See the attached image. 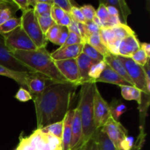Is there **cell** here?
I'll return each mask as SVG.
<instances>
[{"label":"cell","instance_id":"obj_47","mask_svg":"<svg viewBox=\"0 0 150 150\" xmlns=\"http://www.w3.org/2000/svg\"><path fill=\"white\" fill-rule=\"evenodd\" d=\"M96 137L97 135L95 138L93 139H91L90 140L88 141L87 142H86L85 144H83V145H81V146H79L77 149L74 150H94L95 149V145L96 143Z\"/></svg>","mask_w":150,"mask_h":150},{"label":"cell","instance_id":"obj_32","mask_svg":"<svg viewBox=\"0 0 150 150\" xmlns=\"http://www.w3.org/2000/svg\"><path fill=\"white\" fill-rule=\"evenodd\" d=\"M37 18H38V23H39L40 26L41 30L43 32L44 35H45V32L50 28L52 27L55 24H57L55 23V21L52 19V18L51 17V14L50 13H48V14H44L40 16H37Z\"/></svg>","mask_w":150,"mask_h":150},{"label":"cell","instance_id":"obj_49","mask_svg":"<svg viewBox=\"0 0 150 150\" xmlns=\"http://www.w3.org/2000/svg\"><path fill=\"white\" fill-rule=\"evenodd\" d=\"M13 1L18 6L19 10H21L22 11L28 10L30 7L29 0H13Z\"/></svg>","mask_w":150,"mask_h":150},{"label":"cell","instance_id":"obj_19","mask_svg":"<svg viewBox=\"0 0 150 150\" xmlns=\"http://www.w3.org/2000/svg\"><path fill=\"white\" fill-rule=\"evenodd\" d=\"M104 61L108 64L117 74L120 76H121L122 79H124L126 81L128 82L130 85L134 86L133 81H131L130 78L129 77L125 68L122 63L120 61L117 56L113 55V54H109L107 56L104 57Z\"/></svg>","mask_w":150,"mask_h":150},{"label":"cell","instance_id":"obj_44","mask_svg":"<svg viewBox=\"0 0 150 150\" xmlns=\"http://www.w3.org/2000/svg\"><path fill=\"white\" fill-rule=\"evenodd\" d=\"M96 16L102 21L103 23L106 21V19L109 16V14H108L106 6L105 4L100 3L99 7H98V10H96Z\"/></svg>","mask_w":150,"mask_h":150},{"label":"cell","instance_id":"obj_25","mask_svg":"<svg viewBox=\"0 0 150 150\" xmlns=\"http://www.w3.org/2000/svg\"><path fill=\"white\" fill-rule=\"evenodd\" d=\"M54 5V0H37L36 4L33 7L35 16H40L51 13L52 6Z\"/></svg>","mask_w":150,"mask_h":150},{"label":"cell","instance_id":"obj_52","mask_svg":"<svg viewBox=\"0 0 150 150\" xmlns=\"http://www.w3.org/2000/svg\"><path fill=\"white\" fill-rule=\"evenodd\" d=\"M107 10H108V13L109 14V16H119V13L118 10L115 8L114 7L111 5H107L106 6ZM120 17V16H119Z\"/></svg>","mask_w":150,"mask_h":150},{"label":"cell","instance_id":"obj_38","mask_svg":"<svg viewBox=\"0 0 150 150\" xmlns=\"http://www.w3.org/2000/svg\"><path fill=\"white\" fill-rule=\"evenodd\" d=\"M43 134L45 136V140H46L47 143L48 144L51 150H55L58 149V148L61 147V139H58V138L55 137V136H52V135L46 134V133H43Z\"/></svg>","mask_w":150,"mask_h":150},{"label":"cell","instance_id":"obj_40","mask_svg":"<svg viewBox=\"0 0 150 150\" xmlns=\"http://www.w3.org/2000/svg\"><path fill=\"white\" fill-rule=\"evenodd\" d=\"M146 132H145V130H140L139 136H138L136 142H135L134 144H133L131 150H142L144 145L145 141H146Z\"/></svg>","mask_w":150,"mask_h":150},{"label":"cell","instance_id":"obj_2","mask_svg":"<svg viewBox=\"0 0 150 150\" xmlns=\"http://www.w3.org/2000/svg\"><path fill=\"white\" fill-rule=\"evenodd\" d=\"M11 53L19 61L35 70V73L49 78L55 82H68L59 71L51 58V53L45 48H40L35 51H15Z\"/></svg>","mask_w":150,"mask_h":150},{"label":"cell","instance_id":"obj_16","mask_svg":"<svg viewBox=\"0 0 150 150\" xmlns=\"http://www.w3.org/2000/svg\"><path fill=\"white\" fill-rule=\"evenodd\" d=\"M76 61H77L78 67H79V70L81 85L86 83V82L90 81L91 80L89 77V71L92 64L95 62H98L93 61L83 53H81L76 58Z\"/></svg>","mask_w":150,"mask_h":150},{"label":"cell","instance_id":"obj_48","mask_svg":"<svg viewBox=\"0 0 150 150\" xmlns=\"http://www.w3.org/2000/svg\"><path fill=\"white\" fill-rule=\"evenodd\" d=\"M85 26H86V29H87L88 32H89V35H92V34L95 33H99L100 29L95 23H94L93 21H86V23H84Z\"/></svg>","mask_w":150,"mask_h":150},{"label":"cell","instance_id":"obj_50","mask_svg":"<svg viewBox=\"0 0 150 150\" xmlns=\"http://www.w3.org/2000/svg\"><path fill=\"white\" fill-rule=\"evenodd\" d=\"M72 18L71 16H70V15L68 14V13H66V14L64 15V17H63L57 24L59 25V26H66V27H67V26L70 24Z\"/></svg>","mask_w":150,"mask_h":150},{"label":"cell","instance_id":"obj_30","mask_svg":"<svg viewBox=\"0 0 150 150\" xmlns=\"http://www.w3.org/2000/svg\"><path fill=\"white\" fill-rule=\"evenodd\" d=\"M82 53L95 62H101L104 60L103 56L101 54H100L96 49H95L93 47L91 46L87 42L83 43Z\"/></svg>","mask_w":150,"mask_h":150},{"label":"cell","instance_id":"obj_22","mask_svg":"<svg viewBox=\"0 0 150 150\" xmlns=\"http://www.w3.org/2000/svg\"><path fill=\"white\" fill-rule=\"evenodd\" d=\"M121 87L122 96L127 100H135L138 104L141 103L142 92L133 86H122Z\"/></svg>","mask_w":150,"mask_h":150},{"label":"cell","instance_id":"obj_23","mask_svg":"<svg viewBox=\"0 0 150 150\" xmlns=\"http://www.w3.org/2000/svg\"><path fill=\"white\" fill-rule=\"evenodd\" d=\"M86 42L89 44L91 46L93 47L95 49H96L103 57H105L108 54H111L108 50V48H106V46L102 42L99 33H95L91 35L89 38H88V40Z\"/></svg>","mask_w":150,"mask_h":150},{"label":"cell","instance_id":"obj_14","mask_svg":"<svg viewBox=\"0 0 150 150\" xmlns=\"http://www.w3.org/2000/svg\"><path fill=\"white\" fill-rule=\"evenodd\" d=\"M83 45V44H77L66 47H59L58 49L51 53V57L54 61L76 59L82 53Z\"/></svg>","mask_w":150,"mask_h":150},{"label":"cell","instance_id":"obj_37","mask_svg":"<svg viewBox=\"0 0 150 150\" xmlns=\"http://www.w3.org/2000/svg\"><path fill=\"white\" fill-rule=\"evenodd\" d=\"M70 16H71L72 19L76 21L78 23H86V19H85L84 16H83V13H82L80 7H78L76 6H73L72 10L70 13Z\"/></svg>","mask_w":150,"mask_h":150},{"label":"cell","instance_id":"obj_15","mask_svg":"<svg viewBox=\"0 0 150 150\" xmlns=\"http://www.w3.org/2000/svg\"><path fill=\"white\" fill-rule=\"evenodd\" d=\"M102 82V83H112V84L118 85L120 86H128L130 85L127 81H126L124 79L119 76L108 64L105 65V69L101 73L100 76L95 81V83ZM132 86V85H130Z\"/></svg>","mask_w":150,"mask_h":150},{"label":"cell","instance_id":"obj_3","mask_svg":"<svg viewBox=\"0 0 150 150\" xmlns=\"http://www.w3.org/2000/svg\"><path fill=\"white\" fill-rule=\"evenodd\" d=\"M97 83L93 81L81 85L78 108L81 117L82 126V136L79 147L93 139L97 135V130L94 125L93 98L95 87ZM78 147V148H79Z\"/></svg>","mask_w":150,"mask_h":150},{"label":"cell","instance_id":"obj_26","mask_svg":"<svg viewBox=\"0 0 150 150\" xmlns=\"http://www.w3.org/2000/svg\"><path fill=\"white\" fill-rule=\"evenodd\" d=\"M109 108L111 117L116 121H119V119L121 115H122L127 111L126 105L122 102L116 99L113 100L111 104H109Z\"/></svg>","mask_w":150,"mask_h":150},{"label":"cell","instance_id":"obj_43","mask_svg":"<svg viewBox=\"0 0 150 150\" xmlns=\"http://www.w3.org/2000/svg\"><path fill=\"white\" fill-rule=\"evenodd\" d=\"M69 30L67 27L66 26H60V31L59 34L58 38H57V41H56V45H59V46H62L63 44L65 42L66 39H67V36H68Z\"/></svg>","mask_w":150,"mask_h":150},{"label":"cell","instance_id":"obj_8","mask_svg":"<svg viewBox=\"0 0 150 150\" xmlns=\"http://www.w3.org/2000/svg\"><path fill=\"white\" fill-rule=\"evenodd\" d=\"M101 130L112 142L115 149L121 150L122 144L128 136L127 129L120 122L116 121L111 117Z\"/></svg>","mask_w":150,"mask_h":150},{"label":"cell","instance_id":"obj_41","mask_svg":"<svg viewBox=\"0 0 150 150\" xmlns=\"http://www.w3.org/2000/svg\"><path fill=\"white\" fill-rule=\"evenodd\" d=\"M51 17L52 18L53 20L55 21L56 23H58L62 18L64 16V15L66 14L64 10H62L61 8H59V7L56 5H53L52 7H51Z\"/></svg>","mask_w":150,"mask_h":150},{"label":"cell","instance_id":"obj_33","mask_svg":"<svg viewBox=\"0 0 150 150\" xmlns=\"http://www.w3.org/2000/svg\"><path fill=\"white\" fill-rule=\"evenodd\" d=\"M130 58H131L135 62H136L142 67H144L147 63V62L149 61V57L146 55L145 51L141 47Z\"/></svg>","mask_w":150,"mask_h":150},{"label":"cell","instance_id":"obj_20","mask_svg":"<svg viewBox=\"0 0 150 150\" xmlns=\"http://www.w3.org/2000/svg\"><path fill=\"white\" fill-rule=\"evenodd\" d=\"M73 110H70L64 118L62 136V150H70L71 142V120L73 117Z\"/></svg>","mask_w":150,"mask_h":150},{"label":"cell","instance_id":"obj_42","mask_svg":"<svg viewBox=\"0 0 150 150\" xmlns=\"http://www.w3.org/2000/svg\"><path fill=\"white\" fill-rule=\"evenodd\" d=\"M54 4L61 8L66 13H68V14L70 13L72 7L73 6L71 1L69 0H54Z\"/></svg>","mask_w":150,"mask_h":150},{"label":"cell","instance_id":"obj_45","mask_svg":"<svg viewBox=\"0 0 150 150\" xmlns=\"http://www.w3.org/2000/svg\"><path fill=\"white\" fill-rule=\"evenodd\" d=\"M15 150H36L29 142L28 137H21L18 146Z\"/></svg>","mask_w":150,"mask_h":150},{"label":"cell","instance_id":"obj_13","mask_svg":"<svg viewBox=\"0 0 150 150\" xmlns=\"http://www.w3.org/2000/svg\"><path fill=\"white\" fill-rule=\"evenodd\" d=\"M73 117L71 120V142L70 150H74L79 147L82 136V126L80 114L78 107L73 110Z\"/></svg>","mask_w":150,"mask_h":150},{"label":"cell","instance_id":"obj_9","mask_svg":"<svg viewBox=\"0 0 150 150\" xmlns=\"http://www.w3.org/2000/svg\"><path fill=\"white\" fill-rule=\"evenodd\" d=\"M0 65L21 73H37L31 67L19 61L12 54V53L5 46L1 35H0Z\"/></svg>","mask_w":150,"mask_h":150},{"label":"cell","instance_id":"obj_53","mask_svg":"<svg viewBox=\"0 0 150 150\" xmlns=\"http://www.w3.org/2000/svg\"><path fill=\"white\" fill-rule=\"evenodd\" d=\"M141 48L145 51V53L146 54V55L148 57H150V45L148 42H143V43H141L140 45Z\"/></svg>","mask_w":150,"mask_h":150},{"label":"cell","instance_id":"obj_39","mask_svg":"<svg viewBox=\"0 0 150 150\" xmlns=\"http://www.w3.org/2000/svg\"><path fill=\"white\" fill-rule=\"evenodd\" d=\"M15 98L21 102H27L32 100V95L27 89L21 87L15 95Z\"/></svg>","mask_w":150,"mask_h":150},{"label":"cell","instance_id":"obj_31","mask_svg":"<svg viewBox=\"0 0 150 150\" xmlns=\"http://www.w3.org/2000/svg\"><path fill=\"white\" fill-rule=\"evenodd\" d=\"M105 65H106V62L104 60L94 63L89 71V77L90 80L95 82V81L100 76L101 73L105 69Z\"/></svg>","mask_w":150,"mask_h":150},{"label":"cell","instance_id":"obj_5","mask_svg":"<svg viewBox=\"0 0 150 150\" xmlns=\"http://www.w3.org/2000/svg\"><path fill=\"white\" fill-rule=\"evenodd\" d=\"M1 35L5 46L10 52L15 51H35L38 48L21 26L9 33Z\"/></svg>","mask_w":150,"mask_h":150},{"label":"cell","instance_id":"obj_1","mask_svg":"<svg viewBox=\"0 0 150 150\" xmlns=\"http://www.w3.org/2000/svg\"><path fill=\"white\" fill-rule=\"evenodd\" d=\"M77 87L69 82H54L41 94L32 96L38 130L64 120L70 111Z\"/></svg>","mask_w":150,"mask_h":150},{"label":"cell","instance_id":"obj_55","mask_svg":"<svg viewBox=\"0 0 150 150\" xmlns=\"http://www.w3.org/2000/svg\"><path fill=\"white\" fill-rule=\"evenodd\" d=\"M94 150H100V145H99V144H98V142H97V140H96V143H95V149H94Z\"/></svg>","mask_w":150,"mask_h":150},{"label":"cell","instance_id":"obj_7","mask_svg":"<svg viewBox=\"0 0 150 150\" xmlns=\"http://www.w3.org/2000/svg\"><path fill=\"white\" fill-rule=\"evenodd\" d=\"M93 113L94 125L96 130L102 128L111 117L109 104L103 98L97 86L94 91Z\"/></svg>","mask_w":150,"mask_h":150},{"label":"cell","instance_id":"obj_28","mask_svg":"<svg viewBox=\"0 0 150 150\" xmlns=\"http://www.w3.org/2000/svg\"><path fill=\"white\" fill-rule=\"evenodd\" d=\"M97 142H98L100 150H116L112 142L107 137L106 134L100 129L97 130Z\"/></svg>","mask_w":150,"mask_h":150},{"label":"cell","instance_id":"obj_54","mask_svg":"<svg viewBox=\"0 0 150 150\" xmlns=\"http://www.w3.org/2000/svg\"><path fill=\"white\" fill-rule=\"evenodd\" d=\"M42 150H51V148H50L49 145H48V144L47 143V142H46V143L45 144V145H44L43 147H42Z\"/></svg>","mask_w":150,"mask_h":150},{"label":"cell","instance_id":"obj_4","mask_svg":"<svg viewBox=\"0 0 150 150\" xmlns=\"http://www.w3.org/2000/svg\"><path fill=\"white\" fill-rule=\"evenodd\" d=\"M21 19V26L38 48H45L47 40L42 32L33 8L23 11Z\"/></svg>","mask_w":150,"mask_h":150},{"label":"cell","instance_id":"obj_27","mask_svg":"<svg viewBox=\"0 0 150 150\" xmlns=\"http://www.w3.org/2000/svg\"><path fill=\"white\" fill-rule=\"evenodd\" d=\"M63 120L61 122H58L50 125L41 129V132L42 133L52 135V136H55V137L58 138V139H62L63 132V125H64V121Z\"/></svg>","mask_w":150,"mask_h":150},{"label":"cell","instance_id":"obj_6","mask_svg":"<svg viewBox=\"0 0 150 150\" xmlns=\"http://www.w3.org/2000/svg\"><path fill=\"white\" fill-rule=\"evenodd\" d=\"M117 57L124 65L135 87L139 89L142 93L149 95L150 89L147 87L146 74L144 67L135 62L130 57H125L121 56H117Z\"/></svg>","mask_w":150,"mask_h":150},{"label":"cell","instance_id":"obj_17","mask_svg":"<svg viewBox=\"0 0 150 150\" xmlns=\"http://www.w3.org/2000/svg\"><path fill=\"white\" fill-rule=\"evenodd\" d=\"M32 73H21L10 70L4 66L0 65V76H5L14 80L21 87L27 89V83Z\"/></svg>","mask_w":150,"mask_h":150},{"label":"cell","instance_id":"obj_24","mask_svg":"<svg viewBox=\"0 0 150 150\" xmlns=\"http://www.w3.org/2000/svg\"><path fill=\"white\" fill-rule=\"evenodd\" d=\"M111 29H112L113 33L114 35L116 41L119 43L125 37L135 33L134 31L130 26H127V24H123V23H120L117 26H114V27L111 28Z\"/></svg>","mask_w":150,"mask_h":150},{"label":"cell","instance_id":"obj_12","mask_svg":"<svg viewBox=\"0 0 150 150\" xmlns=\"http://www.w3.org/2000/svg\"><path fill=\"white\" fill-rule=\"evenodd\" d=\"M140 45L136 33L128 35L120 41L118 47V56L130 57L140 48Z\"/></svg>","mask_w":150,"mask_h":150},{"label":"cell","instance_id":"obj_46","mask_svg":"<svg viewBox=\"0 0 150 150\" xmlns=\"http://www.w3.org/2000/svg\"><path fill=\"white\" fill-rule=\"evenodd\" d=\"M120 23H122L119 16H109L108 18L106 19V21L103 22V28H112L114 26L120 24Z\"/></svg>","mask_w":150,"mask_h":150},{"label":"cell","instance_id":"obj_35","mask_svg":"<svg viewBox=\"0 0 150 150\" xmlns=\"http://www.w3.org/2000/svg\"><path fill=\"white\" fill-rule=\"evenodd\" d=\"M83 16L86 21H90L93 20L94 18L96 16V10L94 7L91 4H84L80 7Z\"/></svg>","mask_w":150,"mask_h":150},{"label":"cell","instance_id":"obj_34","mask_svg":"<svg viewBox=\"0 0 150 150\" xmlns=\"http://www.w3.org/2000/svg\"><path fill=\"white\" fill-rule=\"evenodd\" d=\"M60 31V26L55 24L52 27L50 28L45 34V39L47 41H51V42L55 44L56 41H57V38H58L59 34Z\"/></svg>","mask_w":150,"mask_h":150},{"label":"cell","instance_id":"obj_36","mask_svg":"<svg viewBox=\"0 0 150 150\" xmlns=\"http://www.w3.org/2000/svg\"><path fill=\"white\" fill-rule=\"evenodd\" d=\"M77 44H83L81 38L76 34L73 33V32H69L68 36H67L65 42L60 47H66L69 46V45H77Z\"/></svg>","mask_w":150,"mask_h":150},{"label":"cell","instance_id":"obj_11","mask_svg":"<svg viewBox=\"0 0 150 150\" xmlns=\"http://www.w3.org/2000/svg\"><path fill=\"white\" fill-rule=\"evenodd\" d=\"M54 82V81L40 73H32L28 81L27 90L32 96L38 95Z\"/></svg>","mask_w":150,"mask_h":150},{"label":"cell","instance_id":"obj_21","mask_svg":"<svg viewBox=\"0 0 150 150\" xmlns=\"http://www.w3.org/2000/svg\"><path fill=\"white\" fill-rule=\"evenodd\" d=\"M18 7L13 1H1L0 0V25L11 18L18 10Z\"/></svg>","mask_w":150,"mask_h":150},{"label":"cell","instance_id":"obj_29","mask_svg":"<svg viewBox=\"0 0 150 150\" xmlns=\"http://www.w3.org/2000/svg\"><path fill=\"white\" fill-rule=\"evenodd\" d=\"M21 26L20 18L13 17L0 25V35H4L12 32Z\"/></svg>","mask_w":150,"mask_h":150},{"label":"cell","instance_id":"obj_10","mask_svg":"<svg viewBox=\"0 0 150 150\" xmlns=\"http://www.w3.org/2000/svg\"><path fill=\"white\" fill-rule=\"evenodd\" d=\"M59 71L65 78L66 80L71 83L81 86L80 76L76 59L57 60L54 61Z\"/></svg>","mask_w":150,"mask_h":150},{"label":"cell","instance_id":"obj_18","mask_svg":"<svg viewBox=\"0 0 150 150\" xmlns=\"http://www.w3.org/2000/svg\"><path fill=\"white\" fill-rule=\"evenodd\" d=\"M100 3L107 5H111L115 7L119 13V16L123 24L127 23V18L131 15L132 12L125 0H100Z\"/></svg>","mask_w":150,"mask_h":150},{"label":"cell","instance_id":"obj_51","mask_svg":"<svg viewBox=\"0 0 150 150\" xmlns=\"http://www.w3.org/2000/svg\"><path fill=\"white\" fill-rule=\"evenodd\" d=\"M67 29H68L69 32H73V33L76 34V35H78L79 36H80V32H79V23L76 22V21L72 19L71 23H70V24L67 26Z\"/></svg>","mask_w":150,"mask_h":150}]
</instances>
